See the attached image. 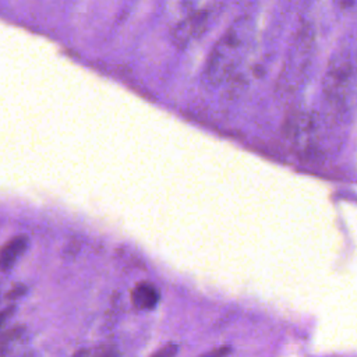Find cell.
I'll list each match as a JSON object with an SVG mask.
<instances>
[{"instance_id":"3957f363","label":"cell","mask_w":357,"mask_h":357,"mask_svg":"<svg viewBox=\"0 0 357 357\" xmlns=\"http://www.w3.org/2000/svg\"><path fill=\"white\" fill-rule=\"evenodd\" d=\"M312 47H314V36L311 31L307 28L301 29L297 33L296 40L291 46V50L289 54V63L283 74V81H286L289 86H291L293 79L304 75L305 70L308 68L307 66L310 64Z\"/></svg>"},{"instance_id":"277c9868","label":"cell","mask_w":357,"mask_h":357,"mask_svg":"<svg viewBox=\"0 0 357 357\" xmlns=\"http://www.w3.org/2000/svg\"><path fill=\"white\" fill-rule=\"evenodd\" d=\"M206 21H208V15L205 11H194L184 21H181L180 25H177L174 31L176 42L180 45H185L191 42L201 32H204Z\"/></svg>"},{"instance_id":"6da1fadb","label":"cell","mask_w":357,"mask_h":357,"mask_svg":"<svg viewBox=\"0 0 357 357\" xmlns=\"http://www.w3.org/2000/svg\"><path fill=\"white\" fill-rule=\"evenodd\" d=\"M248 40V31L245 24L233 25L215 45L212 49L206 68L205 77L212 84L222 82L240 61Z\"/></svg>"},{"instance_id":"5b68a950","label":"cell","mask_w":357,"mask_h":357,"mask_svg":"<svg viewBox=\"0 0 357 357\" xmlns=\"http://www.w3.org/2000/svg\"><path fill=\"white\" fill-rule=\"evenodd\" d=\"M29 238L26 234H17L0 247V272H8L20 257L26 251Z\"/></svg>"},{"instance_id":"7c38bea8","label":"cell","mask_w":357,"mask_h":357,"mask_svg":"<svg viewBox=\"0 0 357 357\" xmlns=\"http://www.w3.org/2000/svg\"><path fill=\"white\" fill-rule=\"evenodd\" d=\"M14 310H15L14 305H8L4 310H0V328L6 322V319L14 314Z\"/></svg>"},{"instance_id":"ba28073f","label":"cell","mask_w":357,"mask_h":357,"mask_svg":"<svg viewBox=\"0 0 357 357\" xmlns=\"http://www.w3.org/2000/svg\"><path fill=\"white\" fill-rule=\"evenodd\" d=\"M120 350L113 344H102L95 349H86V357H120Z\"/></svg>"},{"instance_id":"7a4b0ae2","label":"cell","mask_w":357,"mask_h":357,"mask_svg":"<svg viewBox=\"0 0 357 357\" xmlns=\"http://www.w3.org/2000/svg\"><path fill=\"white\" fill-rule=\"evenodd\" d=\"M324 95L333 109H344L354 89V67L350 56L342 53L332 57L325 77Z\"/></svg>"},{"instance_id":"8fae6325","label":"cell","mask_w":357,"mask_h":357,"mask_svg":"<svg viewBox=\"0 0 357 357\" xmlns=\"http://www.w3.org/2000/svg\"><path fill=\"white\" fill-rule=\"evenodd\" d=\"M230 351H231L230 346H218L199 357H227L230 354Z\"/></svg>"},{"instance_id":"5bb4252c","label":"cell","mask_w":357,"mask_h":357,"mask_svg":"<svg viewBox=\"0 0 357 357\" xmlns=\"http://www.w3.org/2000/svg\"><path fill=\"white\" fill-rule=\"evenodd\" d=\"M14 357H36L33 353H31V351H25V353H21V354H17V356H14Z\"/></svg>"},{"instance_id":"9c48e42d","label":"cell","mask_w":357,"mask_h":357,"mask_svg":"<svg viewBox=\"0 0 357 357\" xmlns=\"http://www.w3.org/2000/svg\"><path fill=\"white\" fill-rule=\"evenodd\" d=\"M28 291V287L24 283H15L11 286V289L6 293V298L10 301H14L17 298H21Z\"/></svg>"},{"instance_id":"8992f818","label":"cell","mask_w":357,"mask_h":357,"mask_svg":"<svg viewBox=\"0 0 357 357\" xmlns=\"http://www.w3.org/2000/svg\"><path fill=\"white\" fill-rule=\"evenodd\" d=\"M159 301V290L149 282H139L131 290V303L138 310H152Z\"/></svg>"},{"instance_id":"4fadbf2b","label":"cell","mask_w":357,"mask_h":357,"mask_svg":"<svg viewBox=\"0 0 357 357\" xmlns=\"http://www.w3.org/2000/svg\"><path fill=\"white\" fill-rule=\"evenodd\" d=\"M354 1L356 0H336V3L340 6V7H343V8H351L353 6H354Z\"/></svg>"},{"instance_id":"52a82bcc","label":"cell","mask_w":357,"mask_h":357,"mask_svg":"<svg viewBox=\"0 0 357 357\" xmlns=\"http://www.w3.org/2000/svg\"><path fill=\"white\" fill-rule=\"evenodd\" d=\"M26 335V328L24 325H14L0 333V357H6L11 350L20 344Z\"/></svg>"},{"instance_id":"30bf717a","label":"cell","mask_w":357,"mask_h":357,"mask_svg":"<svg viewBox=\"0 0 357 357\" xmlns=\"http://www.w3.org/2000/svg\"><path fill=\"white\" fill-rule=\"evenodd\" d=\"M178 351V346L174 343H169L160 349H158L156 351H153L149 357H174Z\"/></svg>"}]
</instances>
